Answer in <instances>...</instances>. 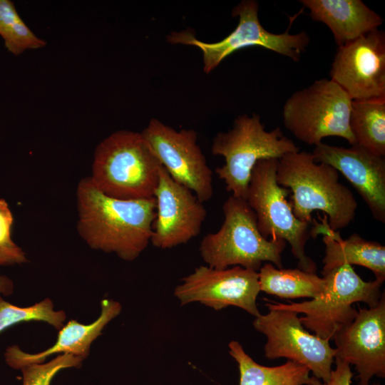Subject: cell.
Returning a JSON list of instances; mask_svg holds the SVG:
<instances>
[{
  "label": "cell",
  "mask_w": 385,
  "mask_h": 385,
  "mask_svg": "<svg viewBox=\"0 0 385 385\" xmlns=\"http://www.w3.org/2000/svg\"><path fill=\"white\" fill-rule=\"evenodd\" d=\"M78 230L95 250L133 261L147 248L155 218V199L122 200L99 190L88 178L77 187Z\"/></svg>",
  "instance_id": "obj_1"
},
{
  "label": "cell",
  "mask_w": 385,
  "mask_h": 385,
  "mask_svg": "<svg viewBox=\"0 0 385 385\" xmlns=\"http://www.w3.org/2000/svg\"><path fill=\"white\" fill-rule=\"evenodd\" d=\"M277 183L292 192L290 205L300 221L312 222V213L324 212L331 230L346 227L354 219L357 202L339 180L333 167L314 161L312 153H289L278 160Z\"/></svg>",
  "instance_id": "obj_2"
},
{
  "label": "cell",
  "mask_w": 385,
  "mask_h": 385,
  "mask_svg": "<svg viewBox=\"0 0 385 385\" xmlns=\"http://www.w3.org/2000/svg\"><path fill=\"white\" fill-rule=\"evenodd\" d=\"M161 167L141 133L119 130L97 146L89 178L109 197L148 199L154 197Z\"/></svg>",
  "instance_id": "obj_3"
},
{
  "label": "cell",
  "mask_w": 385,
  "mask_h": 385,
  "mask_svg": "<svg viewBox=\"0 0 385 385\" xmlns=\"http://www.w3.org/2000/svg\"><path fill=\"white\" fill-rule=\"evenodd\" d=\"M220 228L207 234L199 251L207 266L225 269L240 266L259 271L263 262L282 268V253L287 242L267 239L260 232L255 212L245 200L230 195L222 205Z\"/></svg>",
  "instance_id": "obj_4"
},
{
  "label": "cell",
  "mask_w": 385,
  "mask_h": 385,
  "mask_svg": "<svg viewBox=\"0 0 385 385\" xmlns=\"http://www.w3.org/2000/svg\"><path fill=\"white\" fill-rule=\"evenodd\" d=\"M212 153L222 156L225 163L215 172L232 196L245 200L252 170L263 159H280L299 148L279 128L265 130L260 115L237 116L226 132L213 138Z\"/></svg>",
  "instance_id": "obj_5"
},
{
  "label": "cell",
  "mask_w": 385,
  "mask_h": 385,
  "mask_svg": "<svg viewBox=\"0 0 385 385\" xmlns=\"http://www.w3.org/2000/svg\"><path fill=\"white\" fill-rule=\"evenodd\" d=\"M326 280L324 292L317 297L302 302L283 304L267 303L274 308L293 311L298 314L304 328L323 339L330 341L343 326L352 322L358 311L356 302H364L375 307L381 295L384 281L363 280L351 265H343L323 275Z\"/></svg>",
  "instance_id": "obj_6"
},
{
  "label": "cell",
  "mask_w": 385,
  "mask_h": 385,
  "mask_svg": "<svg viewBox=\"0 0 385 385\" xmlns=\"http://www.w3.org/2000/svg\"><path fill=\"white\" fill-rule=\"evenodd\" d=\"M278 159L259 160L250 178L245 201L255 214L258 229L266 238L281 239L291 247L299 268L314 272L317 265L307 255L309 223L298 220L287 197L289 189L276 180Z\"/></svg>",
  "instance_id": "obj_7"
},
{
  "label": "cell",
  "mask_w": 385,
  "mask_h": 385,
  "mask_svg": "<svg viewBox=\"0 0 385 385\" xmlns=\"http://www.w3.org/2000/svg\"><path fill=\"white\" fill-rule=\"evenodd\" d=\"M352 99L335 82L322 78L292 93L282 110L284 127L299 140L316 145L326 137L355 139L349 127Z\"/></svg>",
  "instance_id": "obj_8"
},
{
  "label": "cell",
  "mask_w": 385,
  "mask_h": 385,
  "mask_svg": "<svg viewBox=\"0 0 385 385\" xmlns=\"http://www.w3.org/2000/svg\"><path fill=\"white\" fill-rule=\"evenodd\" d=\"M259 4L255 0H244L232 9L233 17L239 18L235 29L220 41L208 43L195 38L192 31L173 32L168 37L172 43L192 45L202 52L203 71L210 73L232 53L250 46H262L294 61H299L309 43L306 31L291 34L289 29L281 34L266 30L261 24Z\"/></svg>",
  "instance_id": "obj_9"
},
{
  "label": "cell",
  "mask_w": 385,
  "mask_h": 385,
  "mask_svg": "<svg viewBox=\"0 0 385 385\" xmlns=\"http://www.w3.org/2000/svg\"><path fill=\"white\" fill-rule=\"evenodd\" d=\"M269 312L256 317L253 327L266 338L265 355L270 360L286 358L307 366L313 376L329 381L337 353L329 341L311 334L298 314L266 305Z\"/></svg>",
  "instance_id": "obj_10"
},
{
  "label": "cell",
  "mask_w": 385,
  "mask_h": 385,
  "mask_svg": "<svg viewBox=\"0 0 385 385\" xmlns=\"http://www.w3.org/2000/svg\"><path fill=\"white\" fill-rule=\"evenodd\" d=\"M141 134L175 182L190 190L202 202L211 199L212 172L194 130H177L152 118Z\"/></svg>",
  "instance_id": "obj_11"
},
{
  "label": "cell",
  "mask_w": 385,
  "mask_h": 385,
  "mask_svg": "<svg viewBox=\"0 0 385 385\" xmlns=\"http://www.w3.org/2000/svg\"><path fill=\"white\" fill-rule=\"evenodd\" d=\"M260 292L255 270L240 266L215 269L202 265L182 279L174 294L181 305L200 302L215 310L234 306L256 317L260 315L257 305Z\"/></svg>",
  "instance_id": "obj_12"
},
{
  "label": "cell",
  "mask_w": 385,
  "mask_h": 385,
  "mask_svg": "<svg viewBox=\"0 0 385 385\" xmlns=\"http://www.w3.org/2000/svg\"><path fill=\"white\" fill-rule=\"evenodd\" d=\"M330 79L352 99L385 98V33L376 29L338 46Z\"/></svg>",
  "instance_id": "obj_13"
},
{
  "label": "cell",
  "mask_w": 385,
  "mask_h": 385,
  "mask_svg": "<svg viewBox=\"0 0 385 385\" xmlns=\"http://www.w3.org/2000/svg\"><path fill=\"white\" fill-rule=\"evenodd\" d=\"M155 218L150 243L160 249L186 244L200 232L207 210L188 188L175 182L162 166L155 191Z\"/></svg>",
  "instance_id": "obj_14"
},
{
  "label": "cell",
  "mask_w": 385,
  "mask_h": 385,
  "mask_svg": "<svg viewBox=\"0 0 385 385\" xmlns=\"http://www.w3.org/2000/svg\"><path fill=\"white\" fill-rule=\"evenodd\" d=\"M335 357L355 366L357 385L385 376V296L374 307L359 308L354 319L334 335Z\"/></svg>",
  "instance_id": "obj_15"
},
{
  "label": "cell",
  "mask_w": 385,
  "mask_h": 385,
  "mask_svg": "<svg viewBox=\"0 0 385 385\" xmlns=\"http://www.w3.org/2000/svg\"><path fill=\"white\" fill-rule=\"evenodd\" d=\"M317 163L341 173L367 205L372 216L385 222V160L354 144L350 148L322 142L312 152Z\"/></svg>",
  "instance_id": "obj_16"
},
{
  "label": "cell",
  "mask_w": 385,
  "mask_h": 385,
  "mask_svg": "<svg viewBox=\"0 0 385 385\" xmlns=\"http://www.w3.org/2000/svg\"><path fill=\"white\" fill-rule=\"evenodd\" d=\"M101 311L93 322L84 324L70 320L59 330L54 345L37 354L23 351L16 345L6 349L4 354L8 365L16 369L33 364H41L53 354L63 353L81 356L83 359L89 354L91 343L101 334L103 328L121 311V305L113 299H104L101 302Z\"/></svg>",
  "instance_id": "obj_17"
},
{
  "label": "cell",
  "mask_w": 385,
  "mask_h": 385,
  "mask_svg": "<svg viewBox=\"0 0 385 385\" xmlns=\"http://www.w3.org/2000/svg\"><path fill=\"white\" fill-rule=\"evenodd\" d=\"M322 222L315 220L310 230V236L315 237L323 235L322 241L325 246L322 260L324 275L333 269L343 265H356L370 270L376 279H385V247L379 242L368 241L357 234H352L347 239H342L339 231L330 229L327 217L324 215Z\"/></svg>",
  "instance_id": "obj_18"
},
{
  "label": "cell",
  "mask_w": 385,
  "mask_h": 385,
  "mask_svg": "<svg viewBox=\"0 0 385 385\" xmlns=\"http://www.w3.org/2000/svg\"><path fill=\"white\" fill-rule=\"evenodd\" d=\"M309 16L324 24L338 46L379 29L383 19L361 0H301Z\"/></svg>",
  "instance_id": "obj_19"
},
{
  "label": "cell",
  "mask_w": 385,
  "mask_h": 385,
  "mask_svg": "<svg viewBox=\"0 0 385 385\" xmlns=\"http://www.w3.org/2000/svg\"><path fill=\"white\" fill-rule=\"evenodd\" d=\"M229 354L237 364L239 385H311L309 369L299 363L287 360L276 366H265L253 360L237 341H231Z\"/></svg>",
  "instance_id": "obj_20"
},
{
  "label": "cell",
  "mask_w": 385,
  "mask_h": 385,
  "mask_svg": "<svg viewBox=\"0 0 385 385\" xmlns=\"http://www.w3.org/2000/svg\"><path fill=\"white\" fill-rule=\"evenodd\" d=\"M260 292L284 299L319 297L324 290L326 280L314 272L299 268H278L267 262L258 271Z\"/></svg>",
  "instance_id": "obj_21"
},
{
  "label": "cell",
  "mask_w": 385,
  "mask_h": 385,
  "mask_svg": "<svg viewBox=\"0 0 385 385\" xmlns=\"http://www.w3.org/2000/svg\"><path fill=\"white\" fill-rule=\"evenodd\" d=\"M349 127L355 144L384 157L385 98L352 101Z\"/></svg>",
  "instance_id": "obj_22"
},
{
  "label": "cell",
  "mask_w": 385,
  "mask_h": 385,
  "mask_svg": "<svg viewBox=\"0 0 385 385\" xmlns=\"http://www.w3.org/2000/svg\"><path fill=\"white\" fill-rule=\"evenodd\" d=\"M0 36L7 50L16 56L46 44L24 22L9 0H0Z\"/></svg>",
  "instance_id": "obj_23"
},
{
  "label": "cell",
  "mask_w": 385,
  "mask_h": 385,
  "mask_svg": "<svg viewBox=\"0 0 385 385\" xmlns=\"http://www.w3.org/2000/svg\"><path fill=\"white\" fill-rule=\"evenodd\" d=\"M66 318L63 311H54L48 298L28 307H19L5 301L0 297V333L6 329L22 322H45L60 330Z\"/></svg>",
  "instance_id": "obj_24"
},
{
  "label": "cell",
  "mask_w": 385,
  "mask_h": 385,
  "mask_svg": "<svg viewBox=\"0 0 385 385\" xmlns=\"http://www.w3.org/2000/svg\"><path fill=\"white\" fill-rule=\"evenodd\" d=\"M83 359L70 354L58 355L47 363L33 364L21 369L23 385H50L56 374L61 370L81 366Z\"/></svg>",
  "instance_id": "obj_25"
},
{
  "label": "cell",
  "mask_w": 385,
  "mask_h": 385,
  "mask_svg": "<svg viewBox=\"0 0 385 385\" xmlns=\"http://www.w3.org/2000/svg\"><path fill=\"white\" fill-rule=\"evenodd\" d=\"M13 222V215L8 203L0 199V265L26 262L25 253L11 239Z\"/></svg>",
  "instance_id": "obj_26"
},
{
  "label": "cell",
  "mask_w": 385,
  "mask_h": 385,
  "mask_svg": "<svg viewBox=\"0 0 385 385\" xmlns=\"http://www.w3.org/2000/svg\"><path fill=\"white\" fill-rule=\"evenodd\" d=\"M334 359L336 366L332 370L329 381L321 382L313 376L311 385H351L354 373L351 370L350 364L338 357H335ZM374 385L380 384H374Z\"/></svg>",
  "instance_id": "obj_27"
},
{
  "label": "cell",
  "mask_w": 385,
  "mask_h": 385,
  "mask_svg": "<svg viewBox=\"0 0 385 385\" xmlns=\"http://www.w3.org/2000/svg\"><path fill=\"white\" fill-rule=\"evenodd\" d=\"M14 284L12 281L0 274V294L8 295L12 293Z\"/></svg>",
  "instance_id": "obj_28"
}]
</instances>
